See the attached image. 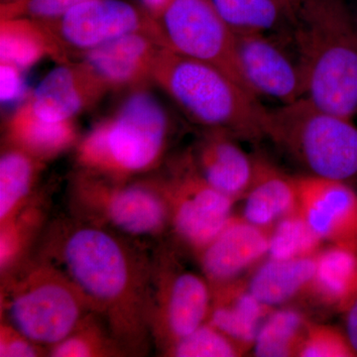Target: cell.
Returning <instances> with one entry per match:
<instances>
[{"label":"cell","instance_id":"obj_1","mask_svg":"<svg viewBox=\"0 0 357 357\" xmlns=\"http://www.w3.org/2000/svg\"><path fill=\"white\" fill-rule=\"evenodd\" d=\"M40 256L91 301L128 356L147 354L152 260L129 237L74 218L56 223Z\"/></svg>","mask_w":357,"mask_h":357},{"label":"cell","instance_id":"obj_2","mask_svg":"<svg viewBox=\"0 0 357 357\" xmlns=\"http://www.w3.org/2000/svg\"><path fill=\"white\" fill-rule=\"evenodd\" d=\"M296 39L305 96L333 114H357V28L342 0H305Z\"/></svg>","mask_w":357,"mask_h":357},{"label":"cell","instance_id":"obj_3","mask_svg":"<svg viewBox=\"0 0 357 357\" xmlns=\"http://www.w3.org/2000/svg\"><path fill=\"white\" fill-rule=\"evenodd\" d=\"M152 83L204 129H220L250 142L266 138L268 109L255 93L210 63L163 47Z\"/></svg>","mask_w":357,"mask_h":357},{"label":"cell","instance_id":"obj_4","mask_svg":"<svg viewBox=\"0 0 357 357\" xmlns=\"http://www.w3.org/2000/svg\"><path fill=\"white\" fill-rule=\"evenodd\" d=\"M172 132L168 112L147 86L133 89L76 146L77 170L132 180L163 163Z\"/></svg>","mask_w":357,"mask_h":357},{"label":"cell","instance_id":"obj_5","mask_svg":"<svg viewBox=\"0 0 357 357\" xmlns=\"http://www.w3.org/2000/svg\"><path fill=\"white\" fill-rule=\"evenodd\" d=\"M0 298L1 319L48 351L98 314L70 277L40 255L1 277Z\"/></svg>","mask_w":357,"mask_h":357},{"label":"cell","instance_id":"obj_6","mask_svg":"<svg viewBox=\"0 0 357 357\" xmlns=\"http://www.w3.org/2000/svg\"><path fill=\"white\" fill-rule=\"evenodd\" d=\"M265 133L307 175L357 185V128L352 119L302 98L268 109Z\"/></svg>","mask_w":357,"mask_h":357},{"label":"cell","instance_id":"obj_7","mask_svg":"<svg viewBox=\"0 0 357 357\" xmlns=\"http://www.w3.org/2000/svg\"><path fill=\"white\" fill-rule=\"evenodd\" d=\"M70 203L77 218L131 238L155 237L169 227L168 206L158 180H114L77 170Z\"/></svg>","mask_w":357,"mask_h":357},{"label":"cell","instance_id":"obj_8","mask_svg":"<svg viewBox=\"0 0 357 357\" xmlns=\"http://www.w3.org/2000/svg\"><path fill=\"white\" fill-rule=\"evenodd\" d=\"M169 211V227L188 248L199 252L234 215L236 202L206 182L191 152L174 162L157 178Z\"/></svg>","mask_w":357,"mask_h":357},{"label":"cell","instance_id":"obj_9","mask_svg":"<svg viewBox=\"0 0 357 357\" xmlns=\"http://www.w3.org/2000/svg\"><path fill=\"white\" fill-rule=\"evenodd\" d=\"M211 301L206 279L185 269L170 252L152 260L150 333L162 354L206 321Z\"/></svg>","mask_w":357,"mask_h":357},{"label":"cell","instance_id":"obj_10","mask_svg":"<svg viewBox=\"0 0 357 357\" xmlns=\"http://www.w3.org/2000/svg\"><path fill=\"white\" fill-rule=\"evenodd\" d=\"M158 23L167 48L210 63L246 88L237 64L236 35L211 0H171Z\"/></svg>","mask_w":357,"mask_h":357},{"label":"cell","instance_id":"obj_11","mask_svg":"<svg viewBox=\"0 0 357 357\" xmlns=\"http://www.w3.org/2000/svg\"><path fill=\"white\" fill-rule=\"evenodd\" d=\"M42 23L70 60L135 32L150 33L165 45L158 21L126 0H84L57 20Z\"/></svg>","mask_w":357,"mask_h":357},{"label":"cell","instance_id":"obj_12","mask_svg":"<svg viewBox=\"0 0 357 357\" xmlns=\"http://www.w3.org/2000/svg\"><path fill=\"white\" fill-rule=\"evenodd\" d=\"M298 208L330 245L357 255V192L354 185L317 176H297Z\"/></svg>","mask_w":357,"mask_h":357},{"label":"cell","instance_id":"obj_13","mask_svg":"<svg viewBox=\"0 0 357 357\" xmlns=\"http://www.w3.org/2000/svg\"><path fill=\"white\" fill-rule=\"evenodd\" d=\"M236 35L237 64L246 88L258 98L269 96L282 105L304 98L299 64L266 33Z\"/></svg>","mask_w":357,"mask_h":357},{"label":"cell","instance_id":"obj_14","mask_svg":"<svg viewBox=\"0 0 357 357\" xmlns=\"http://www.w3.org/2000/svg\"><path fill=\"white\" fill-rule=\"evenodd\" d=\"M109 91L107 83L88 63L70 60L49 72L27 100L46 121H75Z\"/></svg>","mask_w":357,"mask_h":357},{"label":"cell","instance_id":"obj_15","mask_svg":"<svg viewBox=\"0 0 357 357\" xmlns=\"http://www.w3.org/2000/svg\"><path fill=\"white\" fill-rule=\"evenodd\" d=\"M272 229H263L241 215H232L222 231L197 255L210 286L241 278L268 257Z\"/></svg>","mask_w":357,"mask_h":357},{"label":"cell","instance_id":"obj_16","mask_svg":"<svg viewBox=\"0 0 357 357\" xmlns=\"http://www.w3.org/2000/svg\"><path fill=\"white\" fill-rule=\"evenodd\" d=\"M163 42L146 32L124 35L84 54L88 63L112 91L133 89L152 83V74Z\"/></svg>","mask_w":357,"mask_h":357},{"label":"cell","instance_id":"obj_17","mask_svg":"<svg viewBox=\"0 0 357 357\" xmlns=\"http://www.w3.org/2000/svg\"><path fill=\"white\" fill-rule=\"evenodd\" d=\"M191 153L208 184L236 203L243 199L255 174V157L246 153L234 136L220 129H206Z\"/></svg>","mask_w":357,"mask_h":357},{"label":"cell","instance_id":"obj_18","mask_svg":"<svg viewBox=\"0 0 357 357\" xmlns=\"http://www.w3.org/2000/svg\"><path fill=\"white\" fill-rule=\"evenodd\" d=\"M4 144L25 152L46 164L79 139L76 121H50L40 117L27 98L4 122Z\"/></svg>","mask_w":357,"mask_h":357},{"label":"cell","instance_id":"obj_19","mask_svg":"<svg viewBox=\"0 0 357 357\" xmlns=\"http://www.w3.org/2000/svg\"><path fill=\"white\" fill-rule=\"evenodd\" d=\"M210 312L206 321L252 351L256 335L273 311L251 293L248 282L241 278L211 286Z\"/></svg>","mask_w":357,"mask_h":357},{"label":"cell","instance_id":"obj_20","mask_svg":"<svg viewBox=\"0 0 357 357\" xmlns=\"http://www.w3.org/2000/svg\"><path fill=\"white\" fill-rule=\"evenodd\" d=\"M255 157L252 181L241 199V217L257 227L272 229L298 210L297 177L288 175L264 157Z\"/></svg>","mask_w":357,"mask_h":357},{"label":"cell","instance_id":"obj_21","mask_svg":"<svg viewBox=\"0 0 357 357\" xmlns=\"http://www.w3.org/2000/svg\"><path fill=\"white\" fill-rule=\"evenodd\" d=\"M307 295L321 306L344 314L357 300L356 253L335 245L321 249Z\"/></svg>","mask_w":357,"mask_h":357},{"label":"cell","instance_id":"obj_22","mask_svg":"<svg viewBox=\"0 0 357 357\" xmlns=\"http://www.w3.org/2000/svg\"><path fill=\"white\" fill-rule=\"evenodd\" d=\"M46 58L57 64L70 60L43 23L26 17L0 18V62L26 70Z\"/></svg>","mask_w":357,"mask_h":357},{"label":"cell","instance_id":"obj_23","mask_svg":"<svg viewBox=\"0 0 357 357\" xmlns=\"http://www.w3.org/2000/svg\"><path fill=\"white\" fill-rule=\"evenodd\" d=\"M316 256L284 260L267 257L248 281L251 293L273 309L307 295L316 270Z\"/></svg>","mask_w":357,"mask_h":357},{"label":"cell","instance_id":"obj_24","mask_svg":"<svg viewBox=\"0 0 357 357\" xmlns=\"http://www.w3.org/2000/svg\"><path fill=\"white\" fill-rule=\"evenodd\" d=\"M45 163L4 144L0 156V223L14 217L33 197Z\"/></svg>","mask_w":357,"mask_h":357},{"label":"cell","instance_id":"obj_25","mask_svg":"<svg viewBox=\"0 0 357 357\" xmlns=\"http://www.w3.org/2000/svg\"><path fill=\"white\" fill-rule=\"evenodd\" d=\"M309 323L299 310L276 307L260 326L253 354L259 357H298Z\"/></svg>","mask_w":357,"mask_h":357},{"label":"cell","instance_id":"obj_26","mask_svg":"<svg viewBox=\"0 0 357 357\" xmlns=\"http://www.w3.org/2000/svg\"><path fill=\"white\" fill-rule=\"evenodd\" d=\"M45 220L43 203L35 197L14 217L0 223V273L14 271L27 260L28 253Z\"/></svg>","mask_w":357,"mask_h":357},{"label":"cell","instance_id":"obj_27","mask_svg":"<svg viewBox=\"0 0 357 357\" xmlns=\"http://www.w3.org/2000/svg\"><path fill=\"white\" fill-rule=\"evenodd\" d=\"M220 17L234 34L266 33L289 18L278 0H211Z\"/></svg>","mask_w":357,"mask_h":357},{"label":"cell","instance_id":"obj_28","mask_svg":"<svg viewBox=\"0 0 357 357\" xmlns=\"http://www.w3.org/2000/svg\"><path fill=\"white\" fill-rule=\"evenodd\" d=\"M128 356L109 332L102 317L91 314L65 340L52 347V357H109Z\"/></svg>","mask_w":357,"mask_h":357},{"label":"cell","instance_id":"obj_29","mask_svg":"<svg viewBox=\"0 0 357 357\" xmlns=\"http://www.w3.org/2000/svg\"><path fill=\"white\" fill-rule=\"evenodd\" d=\"M324 243L298 208L272 227L268 257L283 260L311 257L318 255Z\"/></svg>","mask_w":357,"mask_h":357},{"label":"cell","instance_id":"obj_30","mask_svg":"<svg viewBox=\"0 0 357 357\" xmlns=\"http://www.w3.org/2000/svg\"><path fill=\"white\" fill-rule=\"evenodd\" d=\"M246 349L208 321L178 340L164 356L176 357H238Z\"/></svg>","mask_w":357,"mask_h":357},{"label":"cell","instance_id":"obj_31","mask_svg":"<svg viewBox=\"0 0 357 357\" xmlns=\"http://www.w3.org/2000/svg\"><path fill=\"white\" fill-rule=\"evenodd\" d=\"M298 357H357L347 333L310 321Z\"/></svg>","mask_w":357,"mask_h":357},{"label":"cell","instance_id":"obj_32","mask_svg":"<svg viewBox=\"0 0 357 357\" xmlns=\"http://www.w3.org/2000/svg\"><path fill=\"white\" fill-rule=\"evenodd\" d=\"M84 0H7L1 3L0 18L26 17L51 21L57 20Z\"/></svg>","mask_w":357,"mask_h":357},{"label":"cell","instance_id":"obj_33","mask_svg":"<svg viewBox=\"0 0 357 357\" xmlns=\"http://www.w3.org/2000/svg\"><path fill=\"white\" fill-rule=\"evenodd\" d=\"M48 356V349L33 342L24 333L1 319L0 324V356L39 357Z\"/></svg>","mask_w":357,"mask_h":357},{"label":"cell","instance_id":"obj_34","mask_svg":"<svg viewBox=\"0 0 357 357\" xmlns=\"http://www.w3.org/2000/svg\"><path fill=\"white\" fill-rule=\"evenodd\" d=\"M23 70L8 62H0V98L1 102L17 100L24 91Z\"/></svg>","mask_w":357,"mask_h":357},{"label":"cell","instance_id":"obj_35","mask_svg":"<svg viewBox=\"0 0 357 357\" xmlns=\"http://www.w3.org/2000/svg\"><path fill=\"white\" fill-rule=\"evenodd\" d=\"M345 333L357 354V300L344 312Z\"/></svg>","mask_w":357,"mask_h":357},{"label":"cell","instance_id":"obj_36","mask_svg":"<svg viewBox=\"0 0 357 357\" xmlns=\"http://www.w3.org/2000/svg\"><path fill=\"white\" fill-rule=\"evenodd\" d=\"M139 1L144 10L153 20L158 21L160 16L163 13L164 9L166 8L171 0H139Z\"/></svg>","mask_w":357,"mask_h":357},{"label":"cell","instance_id":"obj_37","mask_svg":"<svg viewBox=\"0 0 357 357\" xmlns=\"http://www.w3.org/2000/svg\"><path fill=\"white\" fill-rule=\"evenodd\" d=\"M281 6L284 7L291 21L295 22L297 20L298 13H299L301 7L304 3L305 0H278Z\"/></svg>","mask_w":357,"mask_h":357},{"label":"cell","instance_id":"obj_38","mask_svg":"<svg viewBox=\"0 0 357 357\" xmlns=\"http://www.w3.org/2000/svg\"><path fill=\"white\" fill-rule=\"evenodd\" d=\"M356 28H357V21L356 20Z\"/></svg>","mask_w":357,"mask_h":357}]
</instances>
